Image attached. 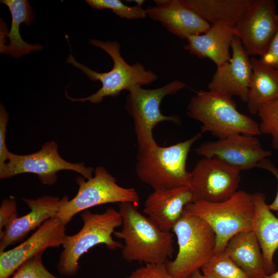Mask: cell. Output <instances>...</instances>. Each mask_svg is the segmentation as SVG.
<instances>
[{"label":"cell","instance_id":"cell-28","mask_svg":"<svg viewBox=\"0 0 278 278\" xmlns=\"http://www.w3.org/2000/svg\"><path fill=\"white\" fill-rule=\"evenodd\" d=\"M42 254H39L25 261L11 278H59L46 269L42 262Z\"/></svg>","mask_w":278,"mask_h":278},{"label":"cell","instance_id":"cell-13","mask_svg":"<svg viewBox=\"0 0 278 278\" xmlns=\"http://www.w3.org/2000/svg\"><path fill=\"white\" fill-rule=\"evenodd\" d=\"M195 151L203 158L216 157L240 171L257 168L263 160L272 154L262 148L256 136L240 134L204 142Z\"/></svg>","mask_w":278,"mask_h":278},{"label":"cell","instance_id":"cell-8","mask_svg":"<svg viewBox=\"0 0 278 278\" xmlns=\"http://www.w3.org/2000/svg\"><path fill=\"white\" fill-rule=\"evenodd\" d=\"M140 85L131 86L126 99L125 108L132 117L138 148H150L157 144L152 130L159 123L168 121L180 123L176 115H164L160 110L161 103L167 96L176 94L187 87L184 82L173 80L160 88L146 89Z\"/></svg>","mask_w":278,"mask_h":278},{"label":"cell","instance_id":"cell-17","mask_svg":"<svg viewBox=\"0 0 278 278\" xmlns=\"http://www.w3.org/2000/svg\"><path fill=\"white\" fill-rule=\"evenodd\" d=\"M155 6L146 9L147 16L158 21L169 32L186 40L206 32L211 25L181 0H155Z\"/></svg>","mask_w":278,"mask_h":278},{"label":"cell","instance_id":"cell-32","mask_svg":"<svg viewBox=\"0 0 278 278\" xmlns=\"http://www.w3.org/2000/svg\"><path fill=\"white\" fill-rule=\"evenodd\" d=\"M277 27L274 36L266 54L260 59L267 65L278 70V14Z\"/></svg>","mask_w":278,"mask_h":278},{"label":"cell","instance_id":"cell-22","mask_svg":"<svg viewBox=\"0 0 278 278\" xmlns=\"http://www.w3.org/2000/svg\"><path fill=\"white\" fill-rule=\"evenodd\" d=\"M252 74L249 85L247 107L252 114L259 108L278 99V70L260 58H250Z\"/></svg>","mask_w":278,"mask_h":278},{"label":"cell","instance_id":"cell-1","mask_svg":"<svg viewBox=\"0 0 278 278\" xmlns=\"http://www.w3.org/2000/svg\"><path fill=\"white\" fill-rule=\"evenodd\" d=\"M121 228L114 236L123 240L122 257L126 262L165 264L175 252L173 235L161 230L131 202L119 203Z\"/></svg>","mask_w":278,"mask_h":278},{"label":"cell","instance_id":"cell-18","mask_svg":"<svg viewBox=\"0 0 278 278\" xmlns=\"http://www.w3.org/2000/svg\"><path fill=\"white\" fill-rule=\"evenodd\" d=\"M194 201L188 186L154 189L145 200L143 212L161 230L170 232L186 206Z\"/></svg>","mask_w":278,"mask_h":278},{"label":"cell","instance_id":"cell-31","mask_svg":"<svg viewBox=\"0 0 278 278\" xmlns=\"http://www.w3.org/2000/svg\"><path fill=\"white\" fill-rule=\"evenodd\" d=\"M16 202L14 199L6 198L0 207V232L18 217Z\"/></svg>","mask_w":278,"mask_h":278},{"label":"cell","instance_id":"cell-5","mask_svg":"<svg viewBox=\"0 0 278 278\" xmlns=\"http://www.w3.org/2000/svg\"><path fill=\"white\" fill-rule=\"evenodd\" d=\"M80 216L83 226L77 233L67 235L57 266L58 272L66 276L77 274L80 268V258L94 246L103 244L112 251L121 249L123 246L112 237L115 229L122 224L119 211L112 207L102 213H93L86 210L80 214Z\"/></svg>","mask_w":278,"mask_h":278},{"label":"cell","instance_id":"cell-15","mask_svg":"<svg viewBox=\"0 0 278 278\" xmlns=\"http://www.w3.org/2000/svg\"><path fill=\"white\" fill-rule=\"evenodd\" d=\"M231 48L232 55L230 61L217 67L207 87L209 91L237 96L247 103L252 74L250 56L247 53L240 39L235 35Z\"/></svg>","mask_w":278,"mask_h":278},{"label":"cell","instance_id":"cell-34","mask_svg":"<svg viewBox=\"0 0 278 278\" xmlns=\"http://www.w3.org/2000/svg\"><path fill=\"white\" fill-rule=\"evenodd\" d=\"M188 278H211L202 273L200 270H197L192 273Z\"/></svg>","mask_w":278,"mask_h":278},{"label":"cell","instance_id":"cell-25","mask_svg":"<svg viewBox=\"0 0 278 278\" xmlns=\"http://www.w3.org/2000/svg\"><path fill=\"white\" fill-rule=\"evenodd\" d=\"M211 278H249L224 250L214 252L201 268Z\"/></svg>","mask_w":278,"mask_h":278},{"label":"cell","instance_id":"cell-2","mask_svg":"<svg viewBox=\"0 0 278 278\" xmlns=\"http://www.w3.org/2000/svg\"><path fill=\"white\" fill-rule=\"evenodd\" d=\"M187 115L202 124L201 133L209 132L219 139L235 134H262L259 124L239 112L232 96L224 93L200 90L190 98Z\"/></svg>","mask_w":278,"mask_h":278},{"label":"cell","instance_id":"cell-21","mask_svg":"<svg viewBox=\"0 0 278 278\" xmlns=\"http://www.w3.org/2000/svg\"><path fill=\"white\" fill-rule=\"evenodd\" d=\"M224 250L249 278H264L267 275L262 249L253 231L234 235Z\"/></svg>","mask_w":278,"mask_h":278},{"label":"cell","instance_id":"cell-7","mask_svg":"<svg viewBox=\"0 0 278 278\" xmlns=\"http://www.w3.org/2000/svg\"><path fill=\"white\" fill-rule=\"evenodd\" d=\"M184 209L201 218L211 226L216 235L214 252L224 250L228 241L236 234L252 230L254 216L252 194L244 190L237 191L224 201L194 202Z\"/></svg>","mask_w":278,"mask_h":278},{"label":"cell","instance_id":"cell-24","mask_svg":"<svg viewBox=\"0 0 278 278\" xmlns=\"http://www.w3.org/2000/svg\"><path fill=\"white\" fill-rule=\"evenodd\" d=\"M1 3L6 5L11 14V24L9 32L5 33L1 30V36L9 37V44L5 45L0 44L1 53L10 54L18 58L31 51H39L42 49L41 44H30L25 42L20 33L21 24L30 25L33 20L32 9L27 0H2Z\"/></svg>","mask_w":278,"mask_h":278},{"label":"cell","instance_id":"cell-19","mask_svg":"<svg viewBox=\"0 0 278 278\" xmlns=\"http://www.w3.org/2000/svg\"><path fill=\"white\" fill-rule=\"evenodd\" d=\"M234 36V27L212 25L206 32L188 37L183 48L199 58L210 59L218 67L230 61V48Z\"/></svg>","mask_w":278,"mask_h":278},{"label":"cell","instance_id":"cell-12","mask_svg":"<svg viewBox=\"0 0 278 278\" xmlns=\"http://www.w3.org/2000/svg\"><path fill=\"white\" fill-rule=\"evenodd\" d=\"M276 14L273 1L253 0L234 27L249 56L262 57L267 52L276 30Z\"/></svg>","mask_w":278,"mask_h":278},{"label":"cell","instance_id":"cell-3","mask_svg":"<svg viewBox=\"0 0 278 278\" xmlns=\"http://www.w3.org/2000/svg\"><path fill=\"white\" fill-rule=\"evenodd\" d=\"M89 43L107 53L112 59L113 66L109 72H97L77 61L70 53L67 63L81 70L91 80L99 81L102 85L95 93L80 98L70 97L65 90V96L70 100L98 103L106 97H117L121 91L128 90L132 85H148L158 79V76L154 72L146 70L140 62H136L131 65L128 63L120 54V45L117 42L93 39L89 40Z\"/></svg>","mask_w":278,"mask_h":278},{"label":"cell","instance_id":"cell-16","mask_svg":"<svg viewBox=\"0 0 278 278\" xmlns=\"http://www.w3.org/2000/svg\"><path fill=\"white\" fill-rule=\"evenodd\" d=\"M69 199L44 195L35 199L23 198L30 211L14 219L0 232V252L10 245L22 240L31 231L40 227L46 220L56 216L63 203Z\"/></svg>","mask_w":278,"mask_h":278},{"label":"cell","instance_id":"cell-23","mask_svg":"<svg viewBox=\"0 0 278 278\" xmlns=\"http://www.w3.org/2000/svg\"><path fill=\"white\" fill-rule=\"evenodd\" d=\"M253 0H181L212 25L235 27Z\"/></svg>","mask_w":278,"mask_h":278},{"label":"cell","instance_id":"cell-14","mask_svg":"<svg viewBox=\"0 0 278 278\" xmlns=\"http://www.w3.org/2000/svg\"><path fill=\"white\" fill-rule=\"evenodd\" d=\"M65 225L58 217H52L22 244L0 252V278H9L25 261L46 249L63 246L67 237Z\"/></svg>","mask_w":278,"mask_h":278},{"label":"cell","instance_id":"cell-11","mask_svg":"<svg viewBox=\"0 0 278 278\" xmlns=\"http://www.w3.org/2000/svg\"><path fill=\"white\" fill-rule=\"evenodd\" d=\"M240 170L216 158H203L190 172L194 202L217 203L230 198L240 181Z\"/></svg>","mask_w":278,"mask_h":278},{"label":"cell","instance_id":"cell-20","mask_svg":"<svg viewBox=\"0 0 278 278\" xmlns=\"http://www.w3.org/2000/svg\"><path fill=\"white\" fill-rule=\"evenodd\" d=\"M254 216L252 231L260 245L267 274L275 271L273 262L274 253L278 249V217L266 202L265 195L260 192L252 194Z\"/></svg>","mask_w":278,"mask_h":278},{"label":"cell","instance_id":"cell-33","mask_svg":"<svg viewBox=\"0 0 278 278\" xmlns=\"http://www.w3.org/2000/svg\"><path fill=\"white\" fill-rule=\"evenodd\" d=\"M257 168L267 170L272 173L277 180V189L275 197L273 202L269 204V207L271 211L276 212L278 217V168H277L268 159L263 160L258 164Z\"/></svg>","mask_w":278,"mask_h":278},{"label":"cell","instance_id":"cell-35","mask_svg":"<svg viewBox=\"0 0 278 278\" xmlns=\"http://www.w3.org/2000/svg\"><path fill=\"white\" fill-rule=\"evenodd\" d=\"M264 278H278V270L270 274H267Z\"/></svg>","mask_w":278,"mask_h":278},{"label":"cell","instance_id":"cell-4","mask_svg":"<svg viewBox=\"0 0 278 278\" xmlns=\"http://www.w3.org/2000/svg\"><path fill=\"white\" fill-rule=\"evenodd\" d=\"M202 134L200 132L168 147L157 145L150 148H138L135 164L138 177L154 190L189 187L190 172L186 168V160L190 148Z\"/></svg>","mask_w":278,"mask_h":278},{"label":"cell","instance_id":"cell-6","mask_svg":"<svg viewBox=\"0 0 278 278\" xmlns=\"http://www.w3.org/2000/svg\"><path fill=\"white\" fill-rule=\"evenodd\" d=\"M172 231L177 239L178 252L176 258L165 265L175 278H188L213 254L215 233L204 220L185 209Z\"/></svg>","mask_w":278,"mask_h":278},{"label":"cell","instance_id":"cell-26","mask_svg":"<svg viewBox=\"0 0 278 278\" xmlns=\"http://www.w3.org/2000/svg\"><path fill=\"white\" fill-rule=\"evenodd\" d=\"M85 2L94 9H111L121 19L137 20L145 19L147 16L146 9L142 6H127L119 0H86Z\"/></svg>","mask_w":278,"mask_h":278},{"label":"cell","instance_id":"cell-9","mask_svg":"<svg viewBox=\"0 0 278 278\" xmlns=\"http://www.w3.org/2000/svg\"><path fill=\"white\" fill-rule=\"evenodd\" d=\"M85 179L82 176L76 179L79 186L77 193L63 203L56 216L65 225L76 214L92 207L116 202H131L137 205L139 202L136 190L119 185L115 177L102 166L96 167L94 176Z\"/></svg>","mask_w":278,"mask_h":278},{"label":"cell","instance_id":"cell-27","mask_svg":"<svg viewBox=\"0 0 278 278\" xmlns=\"http://www.w3.org/2000/svg\"><path fill=\"white\" fill-rule=\"evenodd\" d=\"M257 114L261 133L271 135L272 147L278 150V99L259 108Z\"/></svg>","mask_w":278,"mask_h":278},{"label":"cell","instance_id":"cell-29","mask_svg":"<svg viewBox=\"0 0 278 278\" xmlns=\"http://www.w3.org/2000/svg\"><path fill=\"white\" fill-rule=\"evenodd\" d=\"M125 278H175L168 271L165 264H147Z\"/></svg>","mask_w":278,"mask_h":278},{"label":"cell","instance_id":"cell-30","mask_svg":"<svg viewBox=\"0 0 278 278\" xmlns=\"http://www.w3.org/2000/svg\"><path fill=\"white\" fill-rule=\"evenodd\" d=\"M8 114L5 107L1 103L0 106V167L7 161L10 151L6 146V136Z\"/></svg>","mask_w":278,"mask_h":278},{"label":"cell","instance_id":"cell-10","mask_svg":"<svg viewBox=\"0 0 278 278\" xmlns=\"http://www.w3.org/2000/svg\"><path fill=\"white\" fill-rule=\"evenodd\" d=\"M63 170L78 172L86 179L91 178L95 170L83 162L71 163L65 160L58 152L57 143L50 141L33 153L22 155L10 152L7 161L0 167V179L31 173L36 174L42 183L50 186L57 181L58 172Z\"/></svg>","mask_w":278,"mask_h":278}]
</instances>
